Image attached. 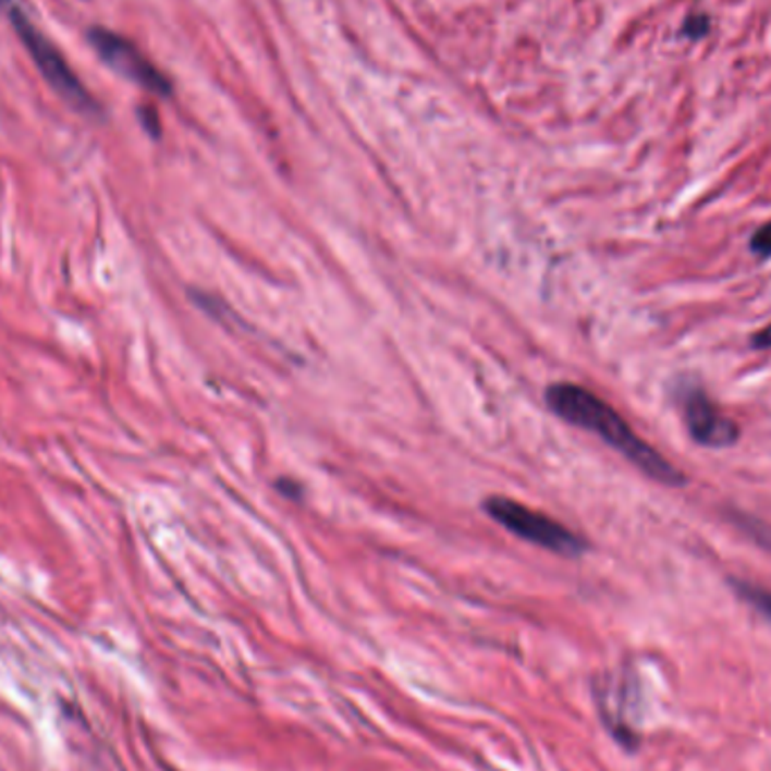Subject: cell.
Masks as SVG:
<instances>
[{
    "label": "cell",
    "mask_w": 771,
    "mask_h": 771,
    "mask_svg": "<svg viewBox=\"0 0 771 771\" xmlns=\"http://www.w3.org/2000/svg\"><path fill=\"white\" fill-rule=\"evenodd\" d=\"M546 404L564 423L596 433L657 484L668 488H684L688 484L684 472L665 461L663 454H659L652 444H648L629 427V423L612 404H607L585 386L571 381L553 383L546 391Z\"/></svg>",
    "instance_id": "1"
},
{
    "label": "cell",
    "mask_w": 771,
    "mask_h": 771,
    "mask_svg": "<svg viewBox=\"0 0 771 771\" xmlns=\"http://www.w3.org/2000/svg\"><path fill=\"white\" fill-rule=\"evenodd\" d=\"M16 37L21 39V44L25 46V50L29 52L32 61L37 63V69L41 73V77L50 84V88L59 95V98L71 105L75 111L84 113V115H100L102 109L100 105L95 102L93 95L86 90V86L82 84V79L73 73V69L69 66V61L61 57V52L54 48V44L44 35V32L35 25L23 10L16 3V0H10V3L3 8Z\"/></svg>",
    "instance_id": "2"
},
{
    "label": "cell",
    "mask_w": 771,
    "mask_h": 771,
    "mask_svg": "<svg viewBox=\"0 0 771 771\" xmlns=\"http://www.w3.org/2000/svg\"><path fill=\"white\" fill-rule=\"evenodd\" d=\"M484 507L505 530L517 535L524 541L539 546V549H546L564 558H577L587 551V541L580 535H575L571 528L549 517V514H541L533 507H526L519 501H512L505 497H490L484 503Z\"/></svg>",
    "instance_id": "3"
},
{
    "label": "cell",
    "mask_w": 771,
    "mask_h": 771,
    "mask_svg": "<svg viewBox=\"0 0 771 771\" xmlns=\"http://www.w3.org/2000/svg\"><path fill=\"white\" fill-rule=\"evenodd\" d=\"M86 39L93 50L98 52V57L118 75L138 84L151 95H158V98H172L174 88L170 77L160 73L132 41L120 37L118 32L95 25L86 32Z\"/></svg>",
    "instance_id": "4"
},
{
    "label": "cell",
    "mask_w": 771,
    "mask_h": 771,
    "mask_svg": "<svg viewBox=\"0 0 771 771\" xmlns=\"http://www.w3.org/2000/svg\"><path fill=\"white\" fill-rule=\"evenodd\" d=\"M680 404L684 411L686 429L697 444L709 449H726L741 438V427L729 420L699 386H682Z\"/></svg>",
    "instance_id": "5"
},
{
    "label": "cell",
    "mask_w": 771,
    "mask_h": 771,
    "mask_svg": "<svg viewBox=\"0 0 771 771\" xmlns=\"http://www.w3.org/2000/svg\"><path fill=\"white\" fill-rule=\"evenodd\" d=\"M735 593L741 596L749 607H754L756 612L767 619L771 623V591L760 587V585H751L745 580H731Z\"/></svg>",
    "instance_id": "6"
},
{
    "label": "cell",
    "mask_w": 771,
    "mask_h": 771,
    "mask_svg": "<svg viewBox=\"0 0 771 771\" xmlns=\"http://www.w3.org/2000/svg\"><path fill=\"white\" fill-rule=\"evenodd\" d=\"M749 250L756 257H760V260H769L771 257V221L762 223V227L751 235Z\"/></svg>",
    "instance_id": "7"
},
{
    "label": "cell",
    "mask_w": 771,
    "mask_h": 771,
    "mask_svg": "<svg viewBox=\"0 0 771 771\" xmlns=\"http://www.w3.org/2000/svg\"><path fill=\"white\" fill-rule=\"evenodd\" d=\"M709 29H711V19L703 16V14H697L684 23V37L701 39V37L709 35Z\"/></svg>",
    "instance_id": "8"
},
{
    "label": "cell",
    "mask_w": 771,
    "mask_h": 771,
    "mask_svg": "<svg viewBox=\"0 0 771 771\" xmlns=\"http://www.w3.org/2000/svg\"><path fill=\"white\" fill-rule=\"evenodd\" d=\"M138 118H140V122H143V126H145V132H147L151 138H158V136H160V118H158L156 109L143 107V109H138Z\"/></svg>",
    "instance_id": "9"
},
{
    "label": "cell",
    "mask_w": 771,
    "mask_h": 771,
    "mask_svg": "<svg viewBox=\"0 0 771 771\" xmlns=\"http://www.w3.org/2000/svg\"><path fill=\"white\" fill-rule=\"evenodd\" d=\"M751 350H771V323L749 339Z\"/></svg>",
    "instance_id": "10"
},
{
    "label": "cell",
    "mask_w": 771,
    "mask_h": 771,
    "mask_svg": "<svg viewBox=\"0 0 771 771\" xmlns=\"http://www.w3.org/2000/svg\"><path fill=\"white\" fill-rule=\"evenodd\" d=\"M8 3H10V0H0V10H3Z\"/></svg>",
    "instance_id": "11"
}]
</instances>
